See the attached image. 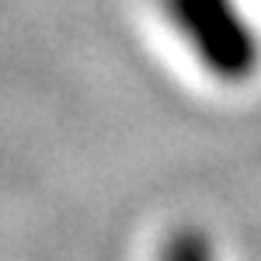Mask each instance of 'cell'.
<instances>
[{
  "label": "cell",
  "instance_id": "cell-1",
  "mask_svg": "<svg viewBox=\"0 0 261 261\" xmlns=\"http://www.w3.org/2000/svg\"><path fill=\"white\" fill-rule=\"evenodd\" d=\"M199 66L223 84H244L261 66V42L237 0H161Z\"/></svg>",
  "mask_w": 261,
  "mask_h": 261
},
{
  "label": "cell",
  "instance_id": "cell-2",
  "mask_svg": "<svg viewBox=\"0 0 261 261\" xmlns=\"http://www.w3.org/2000/svg\"><path fill=\"white\" fill-rule=\"evenodd\" d=\"M157 261H216L213 258V244L199 226H178L167 241L161 244Z\"/></svg>",
  "mask_w": 261,
  "mask_h": 261
}]
</instances>
